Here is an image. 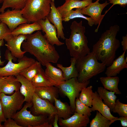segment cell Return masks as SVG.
I'll return each instance as SVG.
<instances>
[{
  "label": "cell",
  "mask_w": 127,
  "mask_h": 127,
  "mask_svg": "<svg viewBox=\"0 0 127 127\" xmlns=\"http://www.w3.org/2000/svg\"><path fill=\"white\" fill-rule=\"evenodd\" d=\"M111 111L117 113L120 116L127 117V104L121 103L119 99H116L114 107Z\"/></svg>",
  "instance_id": "36"
},
{
  "label": "cell",
  "mask_w": 127,
  "mask_h": 127,
  "mask_svg": "<svg viewBox=\"0 0 127 127\" xmlns=\"http://www.w3.org/2000/svg\"><path fill=\"white\" fill-rule=\"evenodd\" d=\"M16 77L17 80L21 83L19 91L24 97V102L28 103L32 102L33 96L35 93L36 87L31 81L23 76L19 74Z\"/></svg>",
  "instance_id": "19"
},
{
  "label": "cell",
  "mask_w": 127,
  "mask_h": 127,
  "mask_svg": "<svg viewBox=\"0 0 127 127\" xmlns=\"http://www.w3.org/2000/svg\"><path fill=\"white\" fill-rule=\"evenodd\" d=\"M59 118L56 114L54 116L53 120L52 122V125L54 127H58V122Z\"/></svg>",
  "instance_id": "44"
},
{
  "label": "cell",
  "mask_w": 127,
  "mask_h": 127,
  "mask_svg": "<svg viewBox=\"0 0 127 127\" xmlns=\"http://www.w3.org/2000/svg\"><path fill=\"white\" fill-rule=\"evenodd\" d=\"M111 121L97 111L96 115L90 122V127H109Z\"/></svg>",
  "instance_id": "33"
},
{
  "label": "cell",
  "mask_w": 127,
  "mask_h": 127,
  "mask_svg": "<svg viewBox=\"0 0 127 127\" xmlns=\"http://www.w3.org/2000/svg\"><path fill=\"white\" fill-rule=\"evenodd\" d=\"M0 98L4 117L6 119L12 118L18 111L22 107L24 97L20 91H15L11 95L0 93Z\"/></svg>",
  "instance_id": "8"
},
{
  "label": "cell",
  "mask_w": 127,
  "mask_h": 127,
  "mask_svg": "<svg viewBox=\"0 0 127 127\" xmlns=\"http://www.w3.org/2000/svg\"><path fill=\"white\" fill-rule=\"evenodd\" d=\"M54 106L56 110V114L59 118L66 119L74 113L70 105L66 103L54 98Z\"/></svg>",
  "instance_id": "26"
},
{
  "label": "cell",
  "mask_w": 127,
  "mask_h": 127,
  "mask_svg": "<svg viewBox=\"0 0 127 127\" xmlns=\"http://www.w3.org/2000/svg\"><path fill=\"white\" fill-rule=\"evenodd\" d=\"M100 0H96L98 1H99Z\"/></svg>",
  "instance_id": "49"
},
{
  "label": "cell",
  "mask_w": 127,
  "mask_h": 127,
  "mask_svg": "<svg viewBox=\"0 0 127 127\" xmlns=\"http://www.w3.org/2000/svg\"><path fill=\"white\" fill-rule=\"evenodd\" d=\"M32 103V105L30 109L34 115H46L50 120L56 113V109L53 104L48 100L40 98L35 93L33 96Z\"/></svg>",
  "instance_id": "9"
},
{
  "label": "cell",
  "mask_w": 127,
  "mask_h": 127,
  "mask_svg": "<svg viewBox=\"0 0 127 127\" xmlns=\"http://www.w3.org/2000/svg\"><path fill=\"white\" fill-rule=\"evenodd\" d=\"M12 31L4 23H0V40H5L8 36L11 34Z\"/></svg>",
  "instance_id": "37"
},
{
  "label": "cell",
  "mask_w": 127,
  "mask_h": 127,
  "mask_svg": "<svg viewBox=\"0 0 127 127\" xmlns=\"http://www.w3.org/2000/svg\"><path fill=\"white\" fill-rule=\"evenodd\" d=\"M41 25L43 31L48 41L52 45L60 46L64 44L60 41L57 36V29L55 26L51 24L46 17L45 19L37 22Z\"/></svg>",
  "instance_id": "14"
},
{
  "label": "cell",
  "mask_w": 127,
  "mask_h": 127,
  "mask_svg": "<svg viewBox=\"0 0 127 127\" xmlns=\"http://www.w3.org/2000/svg\"><path fill=\"white\" fill-rule=\"evenodd\" d=\"M75 0L76 1H83V0Z\"/></svg>",
  "instance_id": "48"
},
{
  "label": "cell",
  "mask_w": 127,
  "mask_h": 127,
  "mask_svg": "<svg viewBox=\"0 0 127 127\" xmlns=\"http://www.w3.org/2000/svg\"><path fill=\"white\" fill-rule=\"evenodd\" d=\"M4 40L3 39L1 40H0V47L4 45ZM1 57L0 56V66H2L4 64L5 61H1L0 59Z\"/></svg>",
  "instance_id": "45"
},
{
  "label": "cell",
  "mask_w": 127,
  "mask_h": 127,
  "mask_svg": "<svg viewBox=\"0 0 127 127\" xmlns=\"http://www.w3.org/2000/svg\"><path fill=\"white\" fill-rule=\"evenodd\" d=\"M119 120L121 121V123L122 126L123 127H127V117L120 116L115 119H114L111 120V124L114 123L115 121Z\"/></svg>",
  "instance_id": "40"
},
{
  "label": "cell",
  "mask_w": 127,
  "mask_h": 127,
  "mask_svg": "<svg viewBox=\"0 0 127 127\" xmlns=\"http://www.w3.org/2000/svg\"><path fill=\"white\" fill-rule=\"evenodd\" d=\"M92 0L78 1L74 0H65L64 3L56 8L62 18L65 17L73 9L82 8L86 7L92 3Z\"/></svg>",
  "instance_id": "20"
},
{
  "label": "cell",
  "mask_w": 127,
  "mask_h": 127,
  "mask_svg": "<svg viewBox=\"0 0 127 127\" xmlns=\"http://www.w3.org/2000/svg\"><path fill=\"white\" fill-rule=\"evenodd\" d=\"M99 1L96 0L94 2H92L86 7L80 8V11L82 14L89 16L93 20L94 25L98 24L95 31V32L98 31L99 27L105 15H102V12L109 4L107 1L102 4L99 3Z\"/></svg>",
  "instance_id": "11"
},
{
  "label": "cell",
  "mask_w": 127,
  "mask_h": 127,
  "mask_svg": "<svg viewBox=\"0 0 127 127\" xmlns=\"http://www.w3.org/2000/svg\"><path fill=\"white\" fill-rule=\"evenodd\" d=\"M121 44L122 46L123 50V51H127V35L123 36Z\"/></svg>",
  "instance_id": "42"
},
{
  "label": "cell",
  "mask_w": 127,
  "mask_h": 127,
  "mask_svg": "<svg viewBox=\"0 0 127 127\" xmlns=\"http://www.w3.org/2000/svg\"><path fill=\"white\" fill-rule=\"evenodd\" d=\"M97 92L100 97L103 100V103L112 111L115 106L117 98L115 92L109 91L101 87H98Z\"/></svg>",
  "instance_id": "25"
},
{
  "label": "cell",
  "mask_w": 127,
  "mask_h": 127,
  "mask_svg": "<svg viewBox=\"0 0 127 127\" xmlns=\"http://www.w3.org/2000/svg\"><path fill=\"white\" fill-rule=\"evenodd\" d=\"M42 68L41 63L38 61H36L33 64L22 70L19 74L31 81Z\"/></svg>",
  "instance_id": "30"
},
{
  "label": "cell",
  "mask_w": 127,
  "mask_h": 127,
  "mask_svg": "<svg viewBox=\"0 0 127 127\" xmlns=\"http://www.w3.org/2000/svg\"><path fill=\"white\" fill-rule=\"evenodd\" d=\"M28 0H4L0 8V12L3 13L8 8L12 9L21 10L25 6Z\"/></svg>",
  "instance_id": "31"
},
{
  "label": "cell",
  "mask_w": 127,
  "mask_h": 127,
  "mask_svg": "<svg viewBox=\"0 0 127 127\" xmlns=\"http://www.w3.org/2000/svg\"><path fill=\"white\" fill-rule=\"evenodd\" d=\"M99 79L103 87L105 89L113 92L117 94H121L118 88L119 81V79L118 77L107 76L101 77Z\"/></svg>",
  "instance_id": "27"
},
{
  "label": "cell",
  "mask_w": 127,
  "mask_h": 127,
  "mask_svg": "<svg viewBox=\"0 0 127 127\" xmlns=\"http://www.w3.org/2000/svg\"><path fill=\"white\" fill-rule=\"evenodd\" d=\"M90 80L83 82H79L77 78H73L60 84L57 86L60 91L68 98L70 106L74 113L75 108V99L78 98L83 89L88 86Z\"/></svg>",
  "instance_id": "7"
},
{
  "label": "cell",
  "mask_w": 127,
  "mask_h": 127,
  "mask_svg": "<svg viewBox=\"0 0 127 127\" xmlns=\"http://www.w3.org/2000/svg\"><path fill=\"white\" fill-rule=\"evenodd\" d=\"M4 56L5 59L8 61L13 60L15 61L17 60V58L14 56L10 51L8 49L5 51Z\"/></svg>",
  "instance_id": "41"
},
{
  "label": "cell",
  "mask_w": 127,
  "mask_h": 127,
  "mask_svg": "<svg viewBox=\"0 0 127 127\" xmlns=\"http://www.w3.org/2000/svg\"></svg>",
  "instance_id": "51"
},
{
  "label": "cell",
  "mask_w": 127,
  "mask_h": 127,
  "mask_svg": "<svg viewBox=\"0 0 127 127\" xmlns=\"http://www.w3.org/2000/svg\"><path fill=\"white\" fill-rule=\"evenodd\" d=\"M31 81L36 87L55 86L47 77L45 75L44 71L42 68L32 79Z\"/></svg>",
  "instance_id": "29"
},
{
  "label": "cell",
  "mask_w": 127,
  "mask_h": 127,
  "mask_svg": "<svg viewBox=\"0 0 127 127\" xmlns=\"http://www.w3.org/2000/svg\"><path fill=\"white\" fill-rule=\"evenodd\" d=\"M44 71L45 75L56 86H58L65 80L63 73L60 68H57L53 66L50 63L45 65Z\"/></svg>",
  "instance_id": "23"
},
{
  "label": "cell",
  "mask_w": 127,
  "mask_h": 127,
  "mask_svg": "<svg viewBox=\"0 0 127 127\" xmlns=\"http://www.w3.org/2000/svg\"><path fill=\"white\" fill-rule=\"evenodd\" d=\"M98 60L92 52L76 60L75 65L78 73L77 78L79 82H83L89 80L105 70L106 66Z\"/></svg>",
  "instance_id": "4"
},
{
  "label": "cell",
  "mask_w": 127,
  "mask_h": 127,
  "mask_svg": "<svg viewBox=\"0 0 127 127\" xmlns=\"http://www.w3.org/2000/svg\"><path fill=\"white\" fill-rule=\"evenodd\" d=\"M3 127H21L12 118L7 119L4 122Z\"/></svg>",
  "instance_id": "38"
},
{
  "label": "cell",
  "mask_w": 127,
  "mask_h": 127,
  "mask_svg": "<svg viewBox=\"0 0 127 127\" xmlns=\"http://www.w3.org/2000/svg\"><path fill=\"white\" fill-rule=\"evenodd\" d=\"M93 87L91 85L84 88L81 91L78 99L83 104L91 107L93 92Z\"/></svg>",
  "instance_id": "32"
},
{
  "label": "cell",
  "mask_w": 127,
  "mask_h": 127,
  "mask_svg": "<svg viewBox=\"0 0 127 127\" xmlns=\"http://www.w3.org/2000/svg\"><path fill=\"white\" fill-rule=\"evenodd\" d=\"M126 51L117 58L114 60L111 64L108 66L105 74L108 76H116L123 69L127 68V62L125 60Z\"/></svg>",
  "instance_id": "22"
},
{
  "label": "cell",
  "mask_w": 127,
  "mask_h": 127,
  "mask_svg": "<svg viewBox=\"0 0 127 127\" xmlns=\"http://www.w3.org/2000/svg\"><path fill=\"white\" fill-rule=\"evenodd\" d=\"M92 111H97L110 120L117 118L111 114L109 107L103 102L97 91L93 92L91 107Z\"/></svg>",
  "instance_id": "18"
},
{
  "label": "cell",
  "mask_w": 127,
  "mask_h": 127,
  "mask_svg": "<svg viewBox=\"0 0 127 127\" xmlns=\"http://www.w3.org/2000/svg\"><path fill=\"white\" fill-rule=\"evenodd\" d=\"M76 60L72 57L71 58L70 66L65 67L60 64H57L58 67L62 71L63 75L65 80H67L73 78H77L78 76V73L75 67Z\"/></svg>",
  "instance_id": "28"
},
{
  "label": "cell",
  "mask_w": 127,
  "mask_h": 127,
  "mask_svg": "<svg viewBox=\"0 0 127 127\" xmlns=\"http://www.w3.org/2000/svg\"><path fill=\"white\" fill-rule=\"evenodd\" d=\"M21 10L8 9L0 13V21L5 24L12 31L20 25L27 23L28 21L23 16Z\"/></svg>",
  "instance_id": "12"
},
{
  "label": "cell",
  "mask_w": 127,
  "mask_h": 127,
  "mask_svg": "<svg viewBox=\"0 0 127 127\" xmlns=\"http://www.w3.org/2000/svg\"><path fill=\"white\" fill-rule=\"evenodd\" d=\"M90 122L89 116L74 112L72 115L66 119L59 118L58 123L62 127H86Z\"/></svg>",
  "instance_id": "15"
},
{
  "label": "cell",
  "mask_w": 127,
  "mask_h": 127,
  "mask_svg": "<svg viewBox=\"0 0 127 127\" xmlns=\"http://www.w3.org/2000/svg\"><path fill=\"white\" fill-rule=\"evenodd\" d=\"M22 46L24 51L33 55L43 66L48 63H56L60 58L54 45L49 43L45 35L39 31L34 34L27 35Z\"/></svg>",
  "instance_id": "1"
},
{
  "label": "cell",
  "mask_w": 127,
  "mask_h": 127,
  "mask_svg": "<svg viewBox=\"0 0 127 127\" xmlns=\"http://www.w3.org/2000/svg\"><path fill=\"white\" fill-rule=\"evenodd\" d=\"M6 119L4 116L0 98V126L1 127H3L2 125L1 124L2 123L4 122Z\"/></svg>",
  "instance_id": "43"
},
{
  "label": "cell",
  "mask_w": 127,
  "mask_h": 127,
  "mask_svg": "<svg viewBox=\"0 0 127 127\" xmlns=\"http://www.w3.org/2000/svg\"><path fill=\"white\" fill-rule=\"evenodd\" d=\"M52 0H28L21 10L23 17L28 23L37 22L45 19L51 10Z\"/></svg>",
  "instance_id": "5"
},
{
  "label": "cell",
  "mask_w": 127,
  "mask_h": 127,
  "mask_svg": "<svg viewBox=\"0 0 127 127\" xmlns=\"http://www.w3.org/2000/svg\"><path fill=\"white\" fill-rule=\"evenodd\" d=\"M32 105V102H26L24 107L12 117L17 123L21 127H38L44 123L50 121L48 116L35 115L27 110Z\"/></svg>",
  "instance_id": "6"
},
{
  "label": "cell",
  "mask_w": 127,
  "mask_h": 127,
  "mask_svg": "<svg viewBox=\"0 0 127 127\" xmlns=\"http://www.w3.org/2000/svg\"><path fill=\"white\" fill-rule=\"evenodd\" d=\"M36 61L34 59L24 56L18 60V63H13L12 60L8 61L4 66L0 67V78L13 75L16 76L23 69L31 65Z\"/></svg>",
  "instance_id": "10"
},
{
  "label": "cell",
  "mask_w": 127,
  "mask_h": 127,
  "mask_svg": "<svg viewBox=\"0 0 127 127\" xmlns=\"http://www.w3.org/2000/svg\"><path fill=\"white\" fill-rule=\"evenodd\" d=\"M0 127H1V126H0Z\"/></svg>",
  "instance_id": "50"
},
{
  "label": "cell",
  "mask_w": 127,
  "mask_h": 127,
  "mask_svg": "<svg viewBox=\"0 0 127 127\" xmlns=\"http://www.w3.org/2000/svg\"><path fill=\"white\" fill-rule=\"evenodd\" d=\"M120 29L117 24L111 26L102 34L93 46L92 52L98 60L106 66H109L112 63L115 58L116 51L120 47V41L116 38Z\"/></svg>",
  "instance_id": "2"
},
{
  "label": "cell",
  "mask_w": 127,
  "mask_h": 127,
  "mask_svg": "<svg viewBox=\"0 0 127 127\" xmlns=\"http://www.w3.org/2000/svg\"><path fill=\"white\" fill-rule=\"evenodd\" d=\"M27 37L26 35L20 34L13 36L11 34L5 40L7 42L5 46L14 56L18 59V60L22 58L26 53L21 50V46L23 42L26 40Z\"/></svg>",
  "instance_id": "13"
},
{
  "label": "cell",
  "mask_w": 127,
  "mask_h": 127,
  "mask_svg": "<svg viewBox=\"0 0 127 127\" xmlns=\"http://www.w3.org/2000/svg\"><path fill=\"white\" fill-rule=\"evenodd\" d=\"M59 91L57 87L52 86L36 87L35 93L40 98L48 100L53 104L54 98H58Z\"/></svg>",
  "instance_id": "21"
},
{
  "label": "cell",
  "mask_w": 127,
  "mask_h": 127,
  "mask_svg": "<svg viewBox=\"0 0 127 127\" xmlns=\"http://www.w3.org/2000/svg\"><path fill=\"white\" fill-rule=\"evenodd\" d=\"M51 8V11L47 17L50 22L53 24L56 27L58 38H60L64 40L66 38L63 30L64 28L62 23L63 18L55 7V0H52Z\"/></svg>",
  "instance_id": "16"
},
{
  "label": "cell",
  "mask_w": 127,
  "mask_h": 127,
  "mask_svg": "<svg viewBox=\"0 0 127 127\" xmlns=\"http://www.w3.org/2000/svg\"><path fill=\"white\" fill-rule=\"evenodd\" d=\"M4 0H0V4L2 3Z\"/></svg>",
  "instance_id": "46"
},
{
  "label": "cell",
  "mask_w": 127,
  "mask_h": 127,
  "mask_svg": "<svg viewBox=\"0 0 127 127\" xmlns=\"http://www.w3.org/2000/svg\"><path fill=\"white\" fill-rule=\"evenodd\" d=\"M109 3L112 4L111 8L114 5L118 4L121 7L125 8L127 5V0H109Z\"/></svg>",
  "instance_id": "39"
},
{
  "label": "cell",
  "mask_w": 127,
  "mask_h": 127,
  "mask_svg": "<svg viewBox=\"0 0 127 127\" xmlns=\"http://www.w3.org/2000/svg\"><path fill=\"white\" fill-rule=\"evenodd\" d=\"M21 84L13 75L0 78V93L12 95L19 90Z\"/></svg>",
  "instance_id": "17"
},
{
  "label": "cell",
  "mask_w": 127,
  "mask_h": 127,
  "mask_svg": "<svg viewBox=\"0 0 127 127\" xmlns=\"http://www.w3.org/2000/svg\"><path fill=\"white\" fill-rule=\"evenodd\" d=\"M42 30L41 26L38 22L28 24L27 23L22 24L12 31L11 34L17 36L20 34L28 35L32 34L34 32Z\"/></svg>",
  "instance_id": "24"
},
{
  "label": "cell",
  "mask_w": 127,
  "mask_h": 127,
  "mask_svg": "<svg viewBox=\"0 0 127 127\" xmlns=\"http://www.w3.org/2000/svg\"><path fill=\"white\" fill-rule=\"evenodd\" d=\"M80 8H76L75 10H71L65 17L63 18V21L68 22L74 18H82L87 20L89 25L92 27L95 24L93 20L90 17L86 16L82 14L80 11Z\"/></svg>",
  "instance_id": "34"
},
{
  "label": "cell",
  "mask_w": 127,
  "mask_h": 127,
  "mask_svg": "<svg viewBox=\"0 0 127 127\" xmlns=\"http://www.w3.org/2000/svg\"><path fill=\"white\" fill-rule=\"evenodd\" d=\"M75 112L82 115L87 116L89 117L92 112L91 108L83 104L79 100L76 98L75 101Z\"/></svg>",
  "instance_id": "35"
},
{
  "label": "cell",
  "mask_w": 127,
  "mask_h": 127,
  "mask_svg": "<svg viewBox=\"0 0 127 127\" xmlns=\"http://www.w3.org/2000/svg\"><path fill=\"white\" fill-rule=\"evenodd\" d=\"M125 60L127 62V57H126V59L125 58Z\"/></svg>",
  "instance_id": "47"
},
{
  "label": "cell",
  "mask_w": 127,
  "mask_h": 127,
  "mask_svg": "<svg viewBox=\"0 0 127 127\" xmlns=\"http://www.w3.org/2000/svg\"><path fill=\"white\" fill-rule=\"evenodd\" d=\"M71 34L65 42L70 56L76 60L84 56L90 52L88 41L85 35V28L82 25V21H73L70 26Z\"/></svg>",
  "instance_id": "3"
}]
</instances>
